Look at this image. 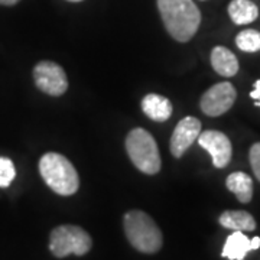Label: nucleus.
Returning <instances> with one entry per match:
<instances>
[{
	"instance_id": "nucleus-21",
	"label": "nucleus",
	"mask_w": 260,
	"mask_h": 260,
	"mask_svg": "<svg viewBox=\"0 0 260 260\" xmlns=\"http://www.w3.org/2000/svg\"><path fill=\"white\" fill-rule=\"evenodd\" d=\"M20 0H0V5L2 6H15L18 5Z\"/></svg>"
},
{
	"instance_id": "nucleus-16",
	"label": "nucleus",
	"mask_w": 260,
	"mask_h": 260,
	"mask_svg": "<svg viewBox=\"0 0 260 260\" xmlns=\"http://www.w3.org/2000/svg\"><path fill=\"white\" fill-rule=\"evenodd\" d=\"M236 45L244 52L260 51V32L256 29H244L236 37Z\"/></svg>"
},
{
	"instance_id": "nucleus-12",
	"label": "nucleus",
	"mask_w": 260,
	"mask_h": 260,
	"mask_svg": "<svg viewBox=\"0 0 260 260\" xmlns=\"http://www.w3.org/2000/svg\"><path fill=\"white\" fill-rule=\"evenodd\" d=\"M218 223L223 225L224 229L234 230V232H254L256 230V220L253 215L243 210H229L224 211Z\"/></svg>"
},
{
	"instance_id": "nucleus-3",
	"label": "nucleus",
	"mask_w": 260,
	"mask_h": 260,
	"mask_svg": "<svg viewBox=\"0 0 260 260\" xmlns=\"http://www.w3.org/2000/svg\"><path fill=\"white\" fill-rule=\"evenodd\" d=\"M39 174L54 192L58 195L75 194L80 186V178L74 165L56 152H48L39 160Z\"/></svg>"
},
{
	"instance_id": "nucleus-10",
	"label": "nucleus",
	"mask_w": 260,
	"mask_h": 260,
	"mask_svg": "<svg viewBox=\"0 0 260 260\" xmlns=\"http://www.w3.org/2000/svg\"><path fill=\"white\" fill-rule=\"evenodd\" d=\"M142 110L150 120L165 121L172 116V103L160 94H148L142 100Z\"/></svg>"
},
{
	"instance_id": "nucleus-8",
	"label": "nucleus",
	"mask_w": 260,
	"mask_h": 260,
	"mask_svg": "<svg viewBox=\"0 0 260 260\" xmlns=\"http://www.w3.org/2000/svg\"><path fill=\"white\" fill-rule=\"evenodd\" d=\"M198 145L205 149L213 159V165L218 169L225 168L232 160L233 148L230 139L218 130H205L198 136Z\"/></svg>"
},
{
	"instance_id": "nucleus-14",
	"label": "nucleus",
	"mask_w": 260,
	"mask_h": 260,
	"mask_svg": "<svg viewBox=\"0 0 260 260\" xmlns=\"http://www.w3.org/2000/svg\"><path fill=\"white\" fill-rule=\"evenodd\" d=\"M250 250V239L243 232H234L224 243L221 256L229 260H243Z\"/></svg>"
},
{
	"instance_id": "nucleus-1",
	"label": "nucleus",
	"mask_w": 260,
	"mask_h": 260,
	"mask_svg": "<svg viewBox=\"0 0 260 260\" xmlns=\"http://www.w3.org/2000/svg\"><path fill=\"white\" fill-rule=\"evenodd\" d=\"M168 34L178 42H188L201 25V12L192 0H156Z\"/></svg>"
},
{
	"instance_id": "nucleus-11",
	"label": "nucleus",
	"mask_w": 260,
	"mask_h": 260,
	"mask_svg": "<svg viewBox=\"0 0 260 260\" xmlns=\"http://www.w3.org/2000/svg\"><path fill=\"white\" fill-rule=\"evenodd\" d=\"M211 65L214 71L221 77H234L239 73L237 56L225 47H215L211 51Z\"/></svg>"
},
{
	"instance_id": "nucleus-19",
	"label": "nucleus",
	"mask_w": 260,
	"mask_h": 260,
	"mask_svg": "<svg viewBox=\"0 0 260 260\" xmlns=\"http://www.w3.org/2000/svg\"><path fill=\"white\" fill-rule=\"evenodd\" d=\"M250 99L254 100L257 107H260V80H257L253 85V90L250 91Z\"/></svg>"
},
{
	"instance_id": "nucleus-9",
	"label": "nucleus",
	"mask_w": 260,
	"mask_h": 260,
	"mask_svg": "<svg viewBox=\"0 0 260 260\" xmlns=\"http://www.w3.org/2000/svg\"><path fill=\"white\" fill-rule=\"evenodd\" d=\"M201 133V121L197 117H184L177 124L171 138V153L175 158H182L188 149Z\"/></svg>"
},
{
	"instance_id": "nucleus-17",
	"label": "nucleus",
	"mask_w": 260,
	"mask_h": 260,
	"mask_svg": "<svg viewBox=\"0 0 260 260\" xmlns=\"http://www.w3.org/2000/svg\"><path fill=\"white\" fill-rule=\"evenodd\" d=\"M16 177V169L9 158L0 156V188H8Z\"/></svg>"
},
{
	"instance_id": "nucleus-20",
	"label": "nucleus",
	"mask_w": 260,
	"mask_h": 260,
	"mask_svg": "<svg viewBox=\"0 0 260 260\" xmlns=\"http://www.w3.org/2000/svg\"><path fill=\"white\" fill-rule=\"evenodd\" d=\"M251 250H257L260 247V237H253L250 240Z\"/></svg>"
},
{
	"instance_id": "nucleus-2",
	"label": "nucleus",
	"mask_w": 260,
	"mask_h": 260,
	"mask_svg": "<svg viewBox=\"0 0 260 260\" xmlns=\"http://www.w3.org/2000/svg\"><path fill=\"white\" fill-rule=\"evenodd\" d=\"M123 227L129 243L140 253L153 254L162 249L164 236L153 218L140 210H132L124 214Z\"/></svg>"
},
{
	"instance_id": "nucleus-18",
	"label": "nucleus",
	"mask_w": 260,
	"mask_h": 260,
	"mask_svg": "<svg viewBox=\"0 0 260 260\" xmlns=\"http://www.w3.org/2000/svg\"><path fill=\"white\" fill-rule=\"evenodd\" d=\"M249 159H250V167L253 169L254 177L260 181V142L254 143L250 148Z\"/></svg>"
},
{
	"instance_id": "nucleus-13",
	"label": "nucleus",
	"mask_w": 260,
	"mask_h": 260,
	"mask_svg": "<svg viewBox=\"0 0 260 260\" xmlns=\"http://www.w3.org/2000/svg\"><path fill=\"white\" fill-rule=\"evenodd\" d=\"M227 12L236 25H249L259 16V8L251 0H232Z\"/></svg>"
},
{
	"instance_id": "nucleus-7",
	"label": "nucleus",
	"mask_w": 260,
	"mask_h": 260,
	"mask_svg": "<svg viewBox=\"0 0 260 260\" xmlns=\"http://www.w3.org/2000/svg\"><path fill=\"white\" fill-rule=\"evenodd\" d=\"M236 99H237V91L233 87V84L227 81L217 83L203 94L200 107L207 116L218 117L232 109Z\"/></svg>"
},
{
	"instance_id": "nucleus-15",
	"label": "nucleus",
	"mask_w": 260,
	"mask_h": 260,
	"mask_svg": "<svg viewBox=\"0 0 260 260\" xmlns=\"http://www.w3.org/2000/svg\"><path fill=\"white\" fill-rule=\"evenodd\" d=\"M225 186L229 188V191H232L233 194L237 197V200L243 204L250 203L251 198H253V181L244 172L230 174L225 179Z\"/></svg>"
},
{
	"instance_id": "nucleus-22",
	"label": "nucleus",
	"mask_w": 260,
	"mask_h": 260,
	"mask_svg": "<svg viewBox=\"0 0 260 260\" xmlns=\"http://www.w3.org/2000/svg\"><path fill=\"white\" fill-rule=\"evenodd\" d=\"M68 2H73V3H78V2H83V0H68Z\"/></svg>"
},
{
	"instance_id": "nucleus-5",
	"label": "nucleus",
	"mask_w": 260,
	"mask_h": 260,
	"mask_svg": "<svg viewBox=\"0 0 260 260\" xmlns=\"http://www.w3.org/2000/svg\"><path fill=\"white\" fill-rule=\"evenodd\" d=\"M93 240L84 229L73 224H62L55 227L49 234V250L62 259L70 254L84 256L91 250Z\"/></svg>"
},
{
	"instance_id": "nucleus-6",
	"label": "nucleus",
	"mask_w": 260,
	"mask_h": 260,
	"mask_svg": "<svg viewBox=\"0 0 260 260\" xmlns=\"http://www.w3.org/2000/svg\"><path fill=\"white\" fill-rule=\"evenodd\" d=\"M34 80L42 93L59 97L68 90V78L64 68L52 61H41L34 68Z\"/></svg>"
},
{
	"instance_id": "nucleus-4",
	"label": "nucleus",
	"mask_w": 260,
	"mask_h": 260,
	"mask_svg": "<svg viewBox=\"0 0 260 260\" xmlns=\"http://www.w3.org/2000/svg\"><path fill=\"white\" fill-rule=\"evenodd\" d=\"M126 150L130 160L140 172L146 175H156L160 171L162 160L158 145L148 130L142 127L130 130L126 136Z\"/></svg>"
}]
</instances>
